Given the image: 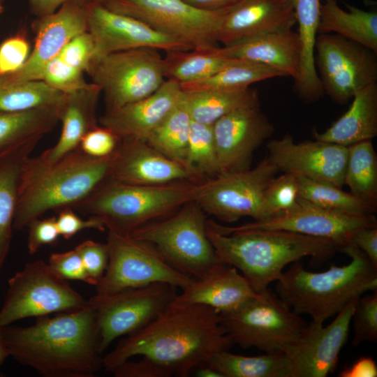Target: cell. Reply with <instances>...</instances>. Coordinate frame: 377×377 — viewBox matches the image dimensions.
Returning a JSON list of instances; mask_svg holds the SVG:
<instances>
[{
	"instance_id": "1",
	"label": "cell",
	"mask_w": 377,
	"mask_h": 377,
	"mask_svg": "<svg viewBox=\"0 0 377 377\" xmlns=\"http://www.w3.org/2000/svg\"><path fill=\"white\" fill-rule=\"evenodd\" d=\"M234 346L225 333L216 310L174 300L154 320L127 335L103 357V367L113 371L130 358L141 355L171 376L186 377L215 354Z\"/></svg>"
},
{
	"instance_id": "2",
	"label": "cell",
	"mask_w": 377,
	"mask_h": 377,
	"mask_svg": "<svg viewBox=\"0 0 377 377\" xmlns=\"http://www.w3.org/2000/svg\"><path fill=\"white\" fill-rule=\"evenodd\" d=\"M10 357L45 377H94L103 367L94 308L2 327Z\"/></svg>"
},
{
	"instance_id": "3",
	"label": "cell",
	"mask_w": 377,
	"mask_h": 377,
	"mask_svg": "<svg viewBox=\"0 0 377 377\" xmlns=\"http://www.w3.org/2000/svg\"><path fill=\"white\" fill-rule=\"evenodd\" d=\"M207 234L220 261L239 270L257 293L269 288L287 265L306 257L322 263L342 250L332 240L286 230H245L221 234L207 223Z\"/></svg>"
},
{
	"instance_id": "4",
	"label": "cell",
	"mask_w": 377,
	"mask_h": 377,
	"mask_svg": "<svg viewBox=\"0 0 377 377\" xmlns=\"http://www.w3.org/2000/svg\"><path fill=\"white\" fill-rule=\"evenodd\" d=\"M114 154L96 158L77 147L52 163L29 156L22 172L13 228L22 230L45 212L73 207L89 196L109 179Z\"/></svg>"
},
{
	"instance_id": "5",
	"label": "cell",
	"mask_w": 377,
	"mask_h": 377,
	"mask_svg": "<svg viewBox=\"0 0 377 377\" xmlns=\"http://www.w3.org/2000/svg\"><path fill=\"white\" fill-rule=\"evenodd\" d=\"M341 253L350 258L348 264L328 269L307 271L300 261L290 264L276 281V294L296 313L324 324L354 297L377 290V267L355 246H344Z\"/></svg>"
},
{
	"instance_id": "6",
	"label": "cell",
	"mask_w": 377,
	"mask_h": 377,
	"mask_svg": "<svg viewBox=\"0 0 377 377\" xmlns=\"http://www.w3.org/2000/svg\"><path fill=\"white\" fill-rule=\"evenodd\" d=\"M195 184L136 185L108 179L73 207L102 219L108 230L130 234L193 201Z\"/></svg>"
},
{
	"instance_id": "7",
	"label": "cell",
	"mask_w": 377,
	"mask_h": 377,
	"mask_svg": "<svg viewBox=\"0 0 377 377\" xmlns=\"http://www.w3.org/2000/svg\"><path fill=\"white\" fill-rule=\"evenodd\" d=\"M207 217L194 201L130 235L154 245L175 269L198 279L221 263L207 234Z\"/></svg>"
},
{
	"instance_id": "8",
	"label": "cell",
	"mask_w": 377,
	"mask_h": 377,
	"mask_svg": "<svg viewBox=\"0 0 377 377\" xmlns=\"http://www.w3.org/2000/svg\"><path fill=\"white\" fill-rule=\"evenodd\" d=\"M219 314L222 328L234 345L265 353H284L307 325L269 288L235 309Z\"/></svg>"
},
{
	"instance_id": "9",
	"label": "cell",
	"mask_w": 377,
	"mask_h": 377,
	"mask_svg": "<svg viewBox=\"0 0 377 377\" xmlns=\"http://www.w3.org/2000/svg\"><path fill=\"white\" fill-rule=\"evenodd\" d=\"M89 304L47 263L35 260L9 278L0 308V327L30 317L77 311Z\"/></svg>"
},
{
	"instance_id": "10",
	"label": "cell",
	"mask_w": 377,
	"mask_h": 377,
	"mask_svg": "<svg viewBox=\"0 0 377 377\" xmlns=\"http://www.w3.org/2000/svg\"><path fill=\"white\" fill-rule=\"evenodd\" d=\"M106 244L108 265L96 286V295H110L154 283L182 290L193 279L170 265L154 245L130 234L108 230Z\"/></svg>"
},
{
	"instance_id": "11",
	"label": "cell",
	"mask_w": 377,
	"mask_h": 377,
	"mask_svg": "<svg viewBox=\"0 0 377 377\" xmlns=\"http://www.w3.org/2000/svg\"><path fill=\"white\" fill-rule=\"evenodd\" d=\"M87 72L103 93L107 110L145 98L165 80L158 50L142 47L94 58Z\"/></svg>"
},
{
	"instance_id": "12",
	"label": "cell",
	"mask_w": 377,
	"mask_h": 377,
	"mask_svg": "<svg viewBox=\"0 0 377 377\" xmlns=\"http://www.w3.org/2000/svg\"><path fill=\"white\" fill-rule=\"evenodd\" d=\"M108 9L135 18L192 49L216 46L224 9L208 10L184 0H105Z\"/></svg>"
},
{
	"instance_id": "13",
	"label": "cell",
	"mask_w": 377,
	"mask_h": 377,
	"mask_svg": "<svg viewBox=\"0 0 377 377\" xmlns=\"http://www.w3.org/2000/svg\"><path fill=\"white\" fill-rule=\"evenodd\" d=\"M278 172L266 156L253 169L222 173L196 183L193 201L221 221L232 223L247 216L260 220L264 191Z\"/></svg>"
},
{
	"instance_id": "14",
	"label": "cell",
	"mask_w": 377,
	"mask_h": 377,
	"mask_svg": "<svg viewBox=\"0 0 377 377\" xmlns=\"http://www.w3.org/2000/svg\"><path fill=\"white\" fill-rule=\"evenodd\" d=\"M176 287L164 283L125 289L89 300L94 308L101 354L117 338L146 327L167 308L177 295Z\"/></svg>"
},
{
	"instance_id": "15",
	"label": "cell",
	"mask_w": 377,
	"mask_h": 377,
	"mask_svg": "<svg viewBox=\"0 0 377 377\" xmlns=\"http://www.w3.org/2000/svg\"><path fill=\"white\" fill-rule=\"evenodd\" d=\"M315 65L324 93L339 104L377 82V53L336 34H319Z\"/></svg>"
},
{
	"instance_id": "16",
	"label": "cell",
	"mask_w": 377,
	"mask_h": 377,
	"mask_svg": "<svg viewBox=\"0 0 377 377\" xmlns=\"http://www.w3.org/2000/svg\"><path fill=\"white\" fill-rule=\"evenodd\" d=\"M207 224L221 234L245 230H286L332 240L343 249L351 244L354 235L359 230L377 227V221L374 214L340 213L299 198L294 207L269 219L237 226H223L213 219H208Z\"/></svg>"
},
{
	"instance_id": "17",
	"label": "cell",
	"mask_w": 377,
	"mask_h": 377,
	"mask_svg": "<svg viewBox=\"0 0 377 377\" xmlns=\"http://www.w3.org/2000/svg\"><path fill=\"white\" fill-rule=\"evenodd\" d=\"M87 31L94 44V58L142 47L165 52L192 50L182 40L159 32L135 18L114 12L101 2H87Z\"/></svg>"
},
{
	"instance_id": "18",
	"label": "cell",
	"mask_w": 377,
	"mask_h": 377,
	"mask_svg": "<svg viewBox=\"0 0 377 377\" xmlns=\"http://www.w3.org/2000/svg\"><path fill=\"white\" fill-rule=\"evenodd\" d=\"M359 297L352 299L327 325L311 322L285 352L290 377H325L337 367L347 341Z\"/></svg>"
},
{
	"instance_id": "19",
	"label": "cell",
	"mask_w": 377,
	"mask_h": 377,
	"mask_svg": "<svg viewBox=\"0 0 377 377\" xmlns=\"http://www.w3.org/2000/svg\"><path fill=\"white\" fill-rule=\"evenodd\" d=\"M87 31L86 0H71L41 17L34 47L24 65L0 77V87L42 80L46 65L73 37Z\"/></svg>"
},
{
	"instance_id": "20",
	"label": "cell",
	"mask_w": 377,
	"mask_h": 377,
	"mask_svg": "<svg viewBox=\"0 0 377 377\" xmlns=\"http://www.w3.org/2000/svg\"><path fill=\"white\" fill-rule=\"evenodd\" d=\"M267 157L278 171L342 187L348 147L306 140L296 143L290 134L267 144Z\"/></svg>"
},
{
	"instance_id": "21",
	"label": "cell",
	"mask_w": 377,
	"mask_h": 377,
	"mask_svg": "<svg viewBox=\"0 0 377 377\" xmlns=\"http://www.w3.org/2000/svg\"><path fill=\"white\" fill-rule=\"evenodd\" d=\"M212 128L220 174L249 169L254 151L274 133L260 105L231 112Z\"/></svg>"
},
{
	"instance_id": "22",
	"label": "cell",
	"mask_w": 377,
	"mask_h": 377,
	"mask_svg": "<svg viewBox=\"0 0 377 377\" xmlns=\"http://www.w3.org/2000/svg\"><path fill=\"white\" fill-rule=\"evenodd\" d=\"M110 179L136 185H162L202 179L184 164L170 159L147 142L121 139L112 164Z\"/></svg>"
},
{
	"instance_id": "23",
	"label": "cell",
	"mask_w": 377,
	"mask_h": 377,
	"mask_svg": "<svg viewBox=\"0 0 377 377\" xmlns=\"http://www.w3.org/2000/svg\"><path fill=\"white\" fill-rule=\"evenodd\" d=\"M295 24L292 0H241L225 8L217 40L230 46Z\"/></svg>"
},
{
	"instance_id": "24",
	"label": "cell",
	"mask_w": 377,
	"mask_h": 377,
	"mask_svg": "<svg viewBox=\"0 0 377 377\" xmlns=\"http://www.w3.org/2000/svg\"><path fill=\"white\" fill-rule=\"evenodd\" d=\"M182 94L179 83L165 80L149 96L106 110L100 117V124L111 130L120 139L146 141L151 131L179 103Z\"/></svg>"
},
{
	"instance_id": "25",
	"label": "cell",
	"mask_w": 377,
	"mask_h": 377,
	"mask_svg": "<svg viewBox=\"0 0 377 377\" xmlns=\"http://www.w3.org/2000/svg\"><path fill=\"white\" fill-rule=\"evenodd\" d=\"M258 295L235 267L221 263L204 276L193 279L174 300L207 306L223 313L235 309Z\"/></svg>"
},
{
	"instance_id": "26",
	"label": "cell",
	"mask_w": 377,
	"mask_h": 377,
	"mask_svg": "<svg viewBox=\"0 0 377 377\" xmlns=\"http://www.w3.org/2000/svg\"><path fill=\"white\" fill-rule=\"evenodd\" d=\"M219 50L225 57L260 63L294 80L300 73L301 43L298 33L292 29L268 33Z\"/></svg>"
},
{
	"instance_id": "27",
	"label": "cell",
	"mask_w": 377,
	"mask_h": 377,
	"mask_svg": "<svg viewBox=\"0 0 377 377\" xmlns=\"http://www.w3.org/2000/svg\"><path fill=\"white\" fill-rule=\"evenodd\" d=\"M101 92L93 83L89 88L66 94L60 105V137L54 146L37 156L40 161L45 163L59 161L77 148L83 136L98 126L96 108Z\"/></svg>"
},
{
	"instance_id": "28",
	"label": "cell",
	"mask_w": 377,
	"mask_h": 377,
	"mask_svg": "<svg viewBox=\"0 0 377 377\" xmlns=\"http://www.w3.org/2000/svg\"><path fill=\"white\" fill-rule=\"evenodd\" d=\"M352 98L348 110L327 129L313 131L316 140L348 147L377 135V83L358 90Z\"/></svg>"
},
{
	"instance_id": "29",
	"label": "cell",
	"mask_w": 377,
	"mask_h": 377,
	"mask_svg": "<svg viewBox=\"0 0 377 377\" xmlns=\"http://www.w3.org/2000/svg\"><path fill=\"white\" fill-rule=\"evenodd\" d=\"M302 53L295 90L306 102L318 101L324 94L315 65V45L320 16L321 0H292Z\"/></svg>"
},
{
	"instance_id": "30",
	"label": "cell",
	"mask_w": 377,
	"mask_h": 377,
	"mask_svg": "<svg viewBox=\"0 0 377 377\" xmlns=\"http://www.w3.org/2000/svg\"><path fill=\"white\" fill-rule=\"evenodd\" d=\"M40 139L31 140L0 154V272L10 247L22 170Z\"/></svg>"
},
{
	"instance_id": "31",
	"label": "cell",
	"mask_w": 377,
	"mask_h": 377,
	"mask_svg": "<svg viewBox=\"0 0 377 377\" xmlns=\"http://www.w3.org/2000/svg\"><path fill=\"white\" fill-rule=\"evenodd\" d=\"M338 0H321L319 34H336L358 43L377 53V13L345 3Z\"/></svg>"
},
{
	"instance_id": "32",
	"label": "cell",
	"mask_w": 377,
	"mask_h": 377,
	"mask_svg": "<svg viewBox=\"0 0 377 377\" xmlns=\"http://www.w3.org/2000/svg\"><path fill=\"white\" fill-rule=\"evenodd\" d=\"M61 103L20 112H0V154L52 131L59 121Z\"/></svg>"
},
{
	"instance_id": "33",
	"label": "cell",
	"mask_w": 377,
	"mask_h": 377,
	"mask_svg": "<svg viewBox=\"0 0 377 377\" xmlns=\"http://www.w3.org/2000/svg\"><path fill=\"white\" fill-rule=\"evenodd\" d=\"M182 103L193 121L212 125L218 119L242 108L260 105L257 90L183 91Z\"/></svg>"
},
{
	"instance_id": "34",
	"label": "cell",
	"mask_w": 377,
	"mask_h": 377,
	"mask_svg": "<svg viewBox=\"0 0 377 377\" xmlns=\"http://www.w3.org/2000/svg\"><path fill=\"white\" fill-rule=\"evenodd\" d=\"M281 71L269 66L244 59H233L214 75L195 82L179 84L182 91H242L255 82L283 77Z\"/></svg>"
},
{
	"instance_id": "35",
	"label": "cell",
	"mask_w": 377,
	"mask_h": 377,
	"mask_svg": "<svg viewBox=\"0 0 377 377\" xmlns=\"http://www.w3.org/2000/svg\"><path fill=\"white\" fill-rule=\"evenodd\" d=\"M219 48L166 52L163 57L165 78L182 84L214 75L233 59L221 55Z\"/></svg>"
},
{
	"instance_id": "36",
	"label": "cell",
	"mask_w": 377,
	"mask_h": 377,
	"mask_svg": "<svg viewBox=\"0 0 377 377\" xmlns=\"http://www.w3.org/2000/svg\"><path fill=\"white\" fill-rule=\"evenodd\" d=\"M207 364L222 377H290L289 362L282 352L245 356L223 350Z\"/></svg>"
},
{
	"instance_id": "37",
	"label": "cell",
	"mask_w": 377,
	"mask_h": 377,
	"mask_svg": "<svg viewBox=\"0 0 377 377\" xmlns=\"http://www.w3.org/2000/svg\"><path fill=\"white\" fill-rule=\"evenodd\" d=\"M347 147L343 184L354 195L377 205V156L371 140Z\"/></svg>"
},
{
	"instance_id": "38",
	"label": "cell",
	"mask_w": 377,
	"mask_h": 377,
	"mask_svg": "<svg viewBox=\"0 0 377 377\" xmlns=\"http://www.w3.org/2000/svg\"><path fill=\"white\" fill-rule=\"evenodd\" d=\"M191 122L192 119L181 98L179 103L151 131L145 142L168 158L186 166Z\"/></svg>"
},
{
	"instance_id": "39",
	"label": "cell",
	"mask_w": 377,
	"mask_h": 377,
	"mask_svg": "<svg viewBox=\"0 0 377 377\" xmlns=\"http://www.w3.org/2000/svg\"><path fill=\"white\" fill-rule=\"evenodd\" d=\"M299 198L329 210L355 215L374 214L377 205L365 201L327 182L297 176Z\"/></svg>"
},
{
	"instance_id": "40",
	"label": "cell",
	"mask_w": 377,
	"mask_h": 377,
	"mask_svg": "<svg viewBox=\"0 0 377 377\" xmlns=\"http://www.w3.org/2000/svg\"><path fill=\"white\" fill-rule=\"evenodd\" d=\"M66 94L42 80L0 87V112H20L61 103Z\"/></svg>"
},
{
	"instance_id": "41",
	"label": "cell",
	"mask_w": 377,
	"mask_h": 377,
	"mask_svg": "<svg viewBox=\"0 0 377 377\" xmlns=\"http://www.w3.org/2000/svg\"><path fill=\"white\" fill-rule=\"evenodd\" d=\"M186 165L202 180L220 174L212 125L192 120Z\"/></svg>"
},
{
	"instance_id": "42",
	"label": "cell",
	"mask_w": 377,
	"mask_h": 377,
	"mask_svg": "<svg viewBox=\"0 0 377 377\" xmlns=\"http://www.w3.org/2000/svg\"><path fill=\"white\" fill-rule=\"evenodd\" d=\"M297 176L283 173L266 187L260 206V220L269 219L294 207L299 200ZM260 221V220H258Z\"/></svg>"
},
{
	"instance_id": "43",
	"label": "cell",
	"mask_w": 377,
	"mask_h": 377,
	"mask_svg": "<svg viewBox=\"0 0 377 377\" xmlns=\"http://www.w3.org/2000/svg\"><path fill=\"white\" fill-rule=\"evenodd\" d=\"M351 324L354 330L353 346L377 341V290L371 294L359 297Z\"/></svg>"
},
{
	"instance_id": "44",
	"label": "cell",
	"mask_w": 377,
	"mask_h": 377,
	"mask_svg": "<svg viewBox=\"0 0 377 377\" xmlns=\"http://www.w3.org/2000/svg\"><path fill=\"white\" fill-rule=\"evenodd\" d=\"M82 73L57 56L46 65L42 81L62 93L71 94L92 86L93 83L85 81Z\"/></svg>"
},
{
	"instance_id": "45",
	"label": "cell",
	"mask_w": 377,
	"mask_h": 377,
	"mask_svg": "<svg viewBox=\"0 0 377 377\" xmlns=\"http://www.w3.org/2000/svg\"><path fill=\"white\" fill-rule=\"evenodd\" d=\"M121 140L109 128L96 126L83 136L78 147L90 156L103 158L114 154Z\"/></svg>"
},
{
	"instance_id": "46",
	"label": "cell",
	"mask_w": 377,
	"mask_h": 377,
	"mask_svg": "<svg viewBox=\"0 0 377 377\" xmlns=\"http://www.w3.org/2000/svg\"><path fill=\"white\" fill-rule=\"evenodd\" d=\"M50 267L65 280L80 281L96 286V281L87 273L75 249L52 253L47 263Z\"/></svg>"
},
{
	"instance_id": "47",
	"label": "cell",
	"mask_w": 377,
	"mask_h": 377,
	"mask_svg": "<svg viewBox=\"0 0 377 377\" xmlns=\"http://www.w3.org/2000/svg\"><path fill=\"white\" fill-rule=\"evenodd\" d=\"M94 54V41L87 31L71 39L58 56L68 65L84 72L87 71Z\"/></svg>"
},
{
	"instance_id": "48",
	"label": "cell",
	"mask_w": 377,
	"mask_h": 377,
	"mask_svg": "<svg viewBox=\"0 0 377 377\" xmlns=\"http://www.w3.org/2000/svg\"><path fill=\"white\" fill-rule=\"evenodd\" d=\"M75 249L78 252L87 273L97 285L108 265L109 250L107 244L88 239L78 244Z\"/></svg>"
},
{
	"instance_id": "49",
	"label": "cell",
	"mask_w": 377,
	"mask_h": 377,
	"mask_svg": "<svg viewBox=\"0 0 377 377\" xmlns=\"http://www.w3.org/2000/svg\"><path fill=\"white\" fill-rule=\"evenodd\" d=\"M29 47L21 36H13L0 45V77L20 68L29 57Z\"/></svg>"
},
{
	"instance_id": "50",
	"label": "cell",
	"mask_w": 377,
	"mask_h": 377,
	"mask_svg": "<svg viewBox=\"0 0 377 377\" xmlns=\"http://www.w3.org/2000/svg\"><path fill=\"white\" fill-rule=\"evenodd\" d=\"M56 220L59 235L66 239L71 238L85 229H95L100 231L106 230L104 222L100 218L90 216L87 219H82L70 207L60 209Z\"/></svg>"
},
{
	"instance_id": "51",
	"label": "cell",
	"mask_w": 377,
	"mask_h": 377,
	"mask_svg": "<svg viewBox=\"0 0 377 377\" xmlns=\"http://www.w3.org/2000/svg\"><path fill=\"white\" fill-rule=\"evenodd\" d=\"M29 229L27 249L29 254L36 253L43 246L54 242L60 235L56 217L32 221Z\"/></svg>"
},
{
	"instance_id": "52",
	"label": "cell",
	"mask_w": 377,
	"mask_h": 377,
	"mask_svg": "<svg viewBox=\"0 0 377 377\" xmlns=\"http://www.w3.org/2000/svg\"><path fill=\"white\" fill-rule=\"evenodd\" d=\"M115 377H170L171 374L151 360L142 357L138 361H126L113 371Z\"/></svg>"
},
{
	"instance_id": "53",
	"label": "cell",
	"mask_w": 377,
	"mask_h": 377,
	"mask_svg": "<svg viewBox=\"0 0 377 377\" xmlns=\"http://www.w3.org/2000/svg\"><path fill=\"white\" fill-rule=\"evenodd\" d=\"M351 244L359 249L377 267V227L359 230L354 235Z\"/></svg>"
},
{
	"instance_id": "54",
	"label": "cell",
	"mask_w": 377,
	"mask_h": 377,
	"mask_svg": "<svg viewBox=\"0 0 377 377\" xmlns=\"http://www.w3.org/2000/svg\"><path fill=\"white\" fill-rule=\"evenodd\" d=\"M340 377H376L377 365L369 356L359 357L353 364L343 368L339 374Z\"/></svg>"
},
{
	"instance_id": "55",
	"label": "cell",
	"mask_w": 377,
	"mask_h": 377,
	"mask_svg": "<svg viewBox=\"0 0 377 377\" xmlns=\"http://www.w3.org/2000/svg\"><path fill=\"white\" fill-rule=\"evenodd\" d=\"M33 10L43 17L55 12L61 5L71 0H29Z\"/></svg>"
},
{
	"instance_id": "56",
	"label": "cell",
	"mask_w": 377,
	"mask_h": 377,
	"mask_svg": "<svg viewBox=\"0 0 377 377\" xmlns=\"http://www.w3.org/2000/svg\"><path fill=\"white\" fill-rule=\"evenodd\" d=\"M201 9L217 10L228 8L241 0H184Z\"/></svg>"
},
{
	"instance_id": "57",
	"label": "cell",
	"mask_w": 377,
	"mask_h": 377,
	"mask_svg": "<svg viewBox=\"0 0 377 377\" xmlns=\"http://www.w3.org/2000/svg\"><path fill=\"white\" fill-rule=\"evenodd\" d=\"M193 373L199 377H222V376L207 363L196 367Z\"/></svg>"
},
{
	"instance_id": "58",
	"label": "cell",
	"mask_w": 377,
	"mask_h": 377,
	"mask_svg": "<svg viewBox=\"0 0 377 377\" xmlns=\"http://www.w3.org/2000/svg\"><path fill=\"white\" fill-rule=\"evenodd\" d=\"M8 357L10 355L3 337L2 327H0V367Z\"/></svg>"
},
{
	"instance_id": "59",
	"label": "cell",
	"mask_w": 377,
	"mask_h": 377,
	"mask_svg": "<svg viewBox=\"0 0 377 377\" xmlns=\"http://www.w3.org/2000/svg\"><path fill=\"white\" fill-rule=\"evenodd\" d=\"M91 1H97V2H103L105 0H91Z\"/></svg>"
},
{
	"instance_id": "60",
	"label": "cell",
	"mask_w": 377,
	"mask_h": 377,
	"mask_svg": "<svg viewBox=\"0 0 377 377\" xmlns=\"http://www.w3.org/2000/svg\"><path fill=\"white\" fill-rule=\"evenodd\" d=\"M1 4H0V11H1Z\"/></svg>"
}]
</instances>
